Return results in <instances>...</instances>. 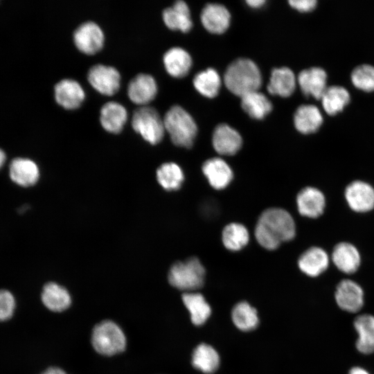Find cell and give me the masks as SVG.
Returning a JSON list of instances; mask_svg holds the SVG:
<instances>
[{
    "mask_svg": "<svg viewBox=\"0 0 374 374\" xmlns=\"http://www.w3.org/2000/svg\"><path fill=\"white\" fill-rule=\"evenodd\" d=\"M193 366L204 373H214L220 364L217 351L210 345L201 344L194 350L192 356Z\"/></svg>",
    "mask_w": 374,
    "mask_h": 374,
    "instance_id": "obj_29",
    "label": "cell"
},
{
    "mask_svg": "<svg viewBox=\"0 0 374 374\" xmlns=\"http://www.w3.org/2000/svg\"><path fill=\"white\" fill-rule=\"evenodd\" d=\"M127 112L119 103L109 101L100 109V122L103 127L112 133L120 132L127 121Z\"/></svg>",
    "mask_w": 374,
    "mask_h": 374,
    "instance_id": "obj_22",
    "label": "cell"
},
{
    "mask_svg": "<svg viewBox=\"0 0 374 374\" xmlns=\"http://www.w3.org/2000/svg\"><path fill=\"white\" fill-rule=\"evenodd\" d=\"M205 273L199 259L192 257L172 265L168 273V280L171 285L179 290L194 291L203 286Z\"/></svg>",
    "mask_w": 374,
    "mask_h": 374,
    "instance_id": "obj_4",
    "label": "cell"
},
{
    "mask_svg": "<svg viewBox=\"0 0 374 374\" xmlns=\"http://www.w3.org/2000/svg\"><path fill=\"white\" fill-rule=\"evenodd\" d=\"M87 79L95 89L105 95H113L120 87V73L112 66L97 64L91 66Z\"/></svg>",
    "mask_w": 374,
    "mask_h": 374,
    "instance_id": "obj_7",
    "label": "cell"
},
{
    "mask_svg": "<svg viewBox=\"0 0 374 374\" xmlns=\"http://www.w3.org/2000/svg\"><path fill=\"white\" fill-rule=\"evenodd\" d=\"M344 195L348 206L355 212L365 213L374 208V188L365 181L350 182Z\"/></svg>",
    "mask_w": 374,
    "mask_h": 374,
    "instance_id": "obj_9",
    "label": "cell"
},
{
    "mask_svg": "<svg viewBox=\"0 0 374 374\" xmlns=\"http://www.w3.org/2000/svg\"><path fill=\"white\" fill-rule=\"evenodd\" d=\"M348 374H370L367 371L361 367L352 368Z\"/></svg>",
    "mask_w": 374,
    "mask_h": 374,
    "instance_id": "obj_40",
    "label": "cell"
},
{
    "mask_svg": "<svg viewBox=\"0 0 374 374\" xmlns=\"http://www.w3.org/2000/svg\"><path fill=\"white\" fill-rule=\"evenodd\" d=\"M298 265L301 271L306 275L316 277L327 269L329 265V256L324 249L312 247L301 255Z\"/></svg>",
    "mask_w": 374,
    "mask_h": 374,
    "instance_id": "obj_20",
    "label": "cell"
},
{
    "mask_svg": "<svg viewBox=\"0 0 374 374\" xmlns=\"http://www.w3.org/2000/svg\"><path fill=\"white\" fill-rule=\"evenodd\" d=\"M254 233L256 240L262 247L274 250L282 242L294 238V220L287 211L280 208H270L260 215Z\"/></svg>",
    "mask_w": 374,
    "mask_h": 374,
    "instance_id": "obj_1",
    "label": "cell"
},
{
    "mask_svg": "<svg viewBox=\"0 0 374 374\" xmlns=\"http://www.w3.org/2000/svg\"><path fill=\"white\" fill-rule=\"evenodd\" d=\"M299 213L305 217L316 218L321 215L326 206V199L323 193L314 187L303 188L296 197Z\"/></svg>",
    "mask_w": 374,
    "mask_h": 374,
    "instance_id": "obj_13",
    "label": "cell"
},
{
    "mask_svg": "<svg viewBox=\"0 0 374 374\" xmlns=\"http://www.w3.org/2000/svg\"><path fill=\"white\" fill-rule=\"evenodd\" d=\"M42 301L48 310L53 312H62L70 306L71 298L66 288L55 283L50 282L43 287Z\"/></svg>",
    "mask_w": 374,
    "mask_h": 374,
    "instance_id": "obj_27",
    "label": "cell"
},
{
    "mask_svg": "<svg viewBox=\"0 0 374 374\" xmlns=\"http://www.w3.org/2000/svg\"><path fill=\"white\" fill-rule=\"evenodd\" d=\"M157 93V84L154 77L141 73L135 75L127 86V95L136 104L145 105L154 99Z\"/></svg>",
    "mask_w": 374,
    "mask_h": 374,
    "instance_id": "obj_12",
    "label": "cell"
},
{
    "mask_svg": "<svg viewBox=\"0 0 374 374\" xmlns=\"http://www.w3.org/2000/svg\"><path fill=\"white\" fill-rule=\"evenodd\" d=\"M193 84L202 95L208 98H213L219 92L221 79L216 70L208 68L195 75Z\"/></svg>",
    "mask_w": 374,
    "mask_h": 374,
    "instance_id": "obj_34",
    "label": "cell"
},
{
    "mask_svg": "<svg viewBox=\"0 0 374 374\" xmlns=\"http://www.w3.org/2000/svg\"><path fill=\"white\" fill-rule=\"evenodd\" d=\"M204 27L212 33H224L229 26L231 15L228 9L220 3H208L200 15Z\"/></svg>",
    "mask_w": 374,
    "mask_h": 374,
    "instance_id": "obj_15",
    "label": "cell"
},
{
    "mask_svg": "<svg viewBox=\"0 0 374 374\" xmlns=\"http://www.w3.org/2000/svg\"><path fill=\"white\" fill-rule=\"evenodd\" d=\"M335 301L343 310L355 313L364 305V292L356 282L344 279L337 285L335 293Z\"/></svg>",
    "mask_w": 374,
    "mask_h": 374,
    "instance_id": "obj_10",
    "label": "cell"
},
{
    "mask_svg": "<svg viewBox=\"0 0 374 374\" xmlns=\"http://www.w3.org/2000/svg\"><path fill=\"white\" fill-rule=\"evenodd\" d=\"M202 172L210 185L217 190L225 188L233 177L231 167L218 157L206 160L202 165Z\"/></svg>",
    "mask_w": 374,
    "mask_h": 374,
    "instance_id": "obj_17",
    "label": "cell"
},
{
    "mask_svg": "<svg viewBox=\"0 0 374 374\" xmlns=\"http://www.w3.org/2000/svg\"><path fill=\"white\" fill-rule=\"evenodd\" d=\"M231 317L235 326L243 331L251 330L258 324L256 310L245 301L240 302L233 307Z\"/></svg>",
    "mask_w": 374,
    "mask_h": 374,
    "instance_id": "obj_35",
    "label": "cell"
},
{
    "mask_svg": "<svg viewBox=\"0 0 374 374\" xmlns=\"http://www.w3.org/2000/svg\"><path fill=\"white\" fill-rule=\"evenodd\" d=\"M42 374H67V373L60 368L51 367L46 369Z\"/></svg>",
    "mask_w": 374,
    "mask_h": 374,
    "instance_id": "obj_39",
    "label": "cell"
},
{
    "mask_svg": "<svg viewBox=\"0 0 374 374\" xmlns=\"http://www.w3.org/2000/svg\"><path fill=\"white\" fill-rule=\"evenodd\" d=\"M332 260L339 270L351 274L358 269L361 257L358 249L353 244L341 242L334 247Z\"/></svg>",
    "mask_w": 374,
    "mask_h": 374,
    "instance_id": "obj_18",
    "label": "cell"
},
{
    "mask_svg": "<svg viewBox=\"0 0 374 374\" xmlns=\"http://www.w3.org/2000/svg\"><path fill=\"white\" fill-rule=\"evenodd\" d=\"M351 80L358 89L374 91V66L370 64L356 66L351 73Z\"/></svg>",
    "mask_w": 374,
    "mask_h": 374,
    "instance_id": "obj_36",
    "label": "cell"
},
{
    "mask_svg": "<svg viewBox=\"0 0 374 374\" xmlns=\"http://www.w3.org/2000/svg\"><path fill=\"white\" fill-rule=\"evenodd\" d=\"M9 174L13 182L23 187L35 184L39 177L37 164L26 158L12 159L9 167Z\"/></svg>",
    "mask_w": 374,
    "mask_h": 374,
    "instance_id": "obj_19",
    "label": "cell"
},
{
    "mask_svg": "<svg viewBox=\"0 0 374 374\" xmlns=\"http://www.w3.org/2000/svg\"><path fill=\"white\" fill-rule=\"evenodd\" d=\"M157 178L165 190L171 191L181 187L184 180V175L179 166L173 162H168L163 163L157 169Z\"/></svg>",
    "mask_w": 374,
    "mask_h": 374,
    "instance_id": "obj_33",
    "label": "cell"
},
{
    "mask_svg": "<svg viewBox=\"0 0 374 374\" xmlns=\"http://www.w3.org/2000/svg\"><path fill=\"white\" fill-rule=\"evenodd\" d=\"M104 33L96 22L88 21L81 24L73 33L76 47L87 54H93L103 46Z\"/></svg>",
    "mask_w": 374,
    "mask_h": 374,
    "instance_id": "obj_8",
    "label": "cell"
},
{
    "mask_svg": "<svg viewBox=\"0 0 374 374\" xmlns=\"http://www.w3.org/2000/svg\"><path fill=\"white\" fill-rule=\"evenodd\" d=\"M296 78L287 67L275 68L271 71L267 91L271 94L287 97L292 94L296 87Z\"/></svg>",
    "mask_w": 374,
    "mask_h": 374,
    "instance_id": "obj_26",
    "label": "cell"
},
{
    "mask_svg": "<svg viewBox=\"0 0 374 374\" xmlns=\"http://www.w3.org/2000/svg\"><path fill=\"white\" fill-rule=\"evenodd\" d=\"M132 125L135 132L152 145L162 140L166 131L163 119L159 112L154 107L146 105L134 111Z\"/></svg>",
    "mask_w": 374,
    "mask_h": 374,
    "instance_id": "obj_6",
    "label": "cell"
},
{
    "mask_svg": "<svg viewBox=\"0 0 374 374\" xmlns=\"http://www.w3.org/2000/svg\"><path fill=\"white\" fill-rule=\"evenodd\" d=\"M241 106L250 117L255 119H262L272 109L270 100L264 93L258 91L242 96Z\"/></svg>",
    "mask_w": 374,
    "mask_h": 374,
    "instance_id": "obj_28",
    "label": "cell"
},
{
    "mask_svg": "<svg viewBox=\"0 0 374 374\" xmlns=\"http://www.w3.org/2000/svg\"><path fill=\"white\" fill-rule=\"evenodd\" d=\"M91 344L96 352L110 356L125 350L126 337L122 329L115 322L106 320L93 328Z\"/></svg>",
    "mask_w": 374,
    "mask_h": 374,
    "instance_id": "obj_5",
    "label": "cell"
},
{
    "mask_svg": "<svg viewBox=\"0 0 374 374\" xmlns=\"http://www.w3.org/2000/svg\"><path fill=\"white\" fill-rule=\"evenodd\" d=\"M15 301L8 290H0V321L9 319L13 314Z\"/></svg>",
    "mask_w": 374,
    "mask_h": 374,
    "instance_id": "obj_37",
    "label": "cell"
},
{
    "mask_svg": "<svg viewBox=\"0 0 374 374\" xmlns=\"http://www.w3.org/2000/svg\"><path fill=\"white\" fill-rule=\"evenodd\" d=\"M224 81L227 89L240 96L258 91L262 84V75L258 66L247 58H238L226 69Z\"/></svg>",
    "mask_w": 374,
    "mask_h": 374,
    "instance_id": "obj_2",
    "label": "cell"
},
{
    "mask_svg": "<svg viewBox=\"0 0 374 374\" xmlns=\"http://www.w3.org/2000/svg\"><path fill=\"white\" fill-rule=\"evenodd\" d=\"M85 97L84 91L76 80L62 79L55 86V98L57 103L66 109L78 107Z\"/></svg>",
    "mask_w": 374,
    "mask_h": 374,
    "instance_id": "obj_16",
    "label": "cell"
},
{
    "mask_svg": "<svg viewBox=\"0 0 374 374\" xmlns=\"http://www.w3.org/2000/svg\"><path fill=\"white\" fill-rule=\"evenodd\" d=\"M182 301L190 312L191 321L195 325L203 324L211 315V307L201 294L184 293L182 295Z\"/></svg>",
    "mask_w": 374,
    "mask_h": 374,
    "instance_id": "obj_30",
    "label": "cell"
},
{
    "mask_svg": "<svg viewBox=\"0 0 374 374\" xmlns=\"http://www.w3.org/2000/svg\"><path fill=\"white\" fill-rule=\"evenodd\" d=\"M5 161H6V154L4 152L0 149V168L3 165Z\"/></svg>",
    "mask_w": 374,
    "mask_h": 374,
    "instance_id": "obj_42",
    "label": "cell"
},
{
    "mask_svg": "<svg viewBox=\"0 0 374 374\" xmlns=\"http://www.w3.org/2000/svg\"><path fill=\"white\" fill-rule=\"evenodd\" d=\"M353 324L358 334L357 349L366 355L374 353V316L368 314L359 315Z\"/></svg>",
    "mask_w": 374,
    "mask_h": 374,
    "instance_id": "obj_23",
    "label": "cell"
},
{
    "mask_svg": "<svg viewBox=\"0 0 374 374\" xmlns=\"http://www.w3.org/2000/svg\"><path fill=\"white\" fill-rule=\"evenodd\" d=\"M222 240L227 249L239 251L247 244L249 240V231L242 224L230 223L224 228Z\"/></svg>",
    "mask_w": 374,
    "mask_h": 374,
    "instance_id": "obj_32",
    "label": "cell"
},
{
    "mask_svg": "<svg viewBox=\"0 0 374 374\" xmlns=\"http://www.w3.org/2000/svg\"><path fill=\"white\" fill-rule=\"evenodd\" d=\"M321 103L326 112L334 115L341 112L350 101V94L343 87L332 85L327 87L321 98Z\"/></svg>",
    "mask_w": 374,
    "mask_h": 374,
    "instance_id": "obj_31",
    "label": "cell"
},
{
    "mask_svg": "<svg viewBox=\"0 0 374 374\" xmlns=\"http://www.w3.org/2000/svg\"><path fill=\"white\" fill-rule=\"evenodd\" d=\"M163 59L167 72L176 78L187 75L192 66L190 54L181 47L170 48L164 53Z\"/></svg>",
    "mask_w": 374,
    "mask_h": 374,
    "instance_id": "obj_24",
    "label": "cell"
},
{
    "mask_svg": "<svg viewBox=\"0 0 374 374\" xmlns=\"http://www.w3.org/2000/svg\"><path fill=\"white\" fill-rule=\"evenodd\" d=\"M291 6L301 12H308L313 10L317 1L316 0H290Z\"/></svg>",
    "mask_w": 374,
    "mask_h": 374,
    "instance_id": "obj_38",
    "label": "cell"
},
{
    "mask_svg": "<svg viewBox=\"0 0 374 374\" xmlns=\"http://www.w3.org/2000/svg\"><path fill=\"white\" fill-rule=\"evenodd\" d=\"M163 123L175 145L184 148L193 145L197 127L193 117L183 107L172 106L164 116Z\"/></svg>",
    "mask_w": 374,
    "mask_h": 374,
    "instance_id": "obj_3",
    "label": "cell"
},
{
    "mask_svg": "<svg viewBox=\"0 0 374 374\" xmlns=\"http://www.w3.org/2000/svg\"><path fill=\"white\" fill-rule=\"evenodd\" d=\"M212 143L218 154L233 155L241 148L242 139L235 129L226 124L221 123L216 126L213 131Z\"/></svg>",
    "mask_w": 374,
    "mask_h": 374,
    "instance_id": "obj_11",
    "label": "cell"
},
{
    "mask_svg": "<svg viewBox=\"0 0 374 374\" xmlns=\"http://www.w3.org/2000/svg\"><path fill=\"white\" fill-rule=\"evenodd\" d=\"M327 74L321 67L314 66L301 71L297 81L303 93L307 96L321 99L326 86Z\"/></svg>",
    "mask_w": 374,
    "mask_h": 374,
    "instance_id": "obj_14",
    "label": "cell"
},
{
    "mask_svg": "<svg viewBox=\"0 0 374 374\" xmlns=\"http://www.w3.org/2000/svg\"><path fill=\"white\" fill-rule=\"evenodd\" d=\"M163 19L166 25L172 30L189 31L193 26L190 9L182 0L176 1L172 6L163 11Z\"/></svg>",
    "mask_w": 374,
    "mask_h": 374,
    "instance_id": "obj_21",
    "label": "cell"
},
{
    "mask_svg": "<svg viewBox=\"0 0 374 374\" xmlns=\"http://www.w3.org/2000/svg\"><path fill=\"white\" fill-rule=\"evenodd\" d=\"M322 123V114L319 108L313 105L299 106L294 115V126L299 132L303 134L315 132Z\"/></svg>",
    "mask_w": 374,
    "mask_h": 374,
    "instance_id": "obj_25",
    "label": "cell"
},
{
    "mask_svg": "<svg viewBox=\"0 0 374 374\" xmlns=\"http://www.w3.org/2000/svg\"><path fill=\"white\" fill-rule=\"evenodd\" d=\"M248 5L251 7L258 8L263 5L265 2V0H247L246 1Z\"/></svg>",
    "mask_w": 374,
    "mask_h": 374,
    "instance_id": "obj_41",
    "label": "cell"
}]
</instances>
